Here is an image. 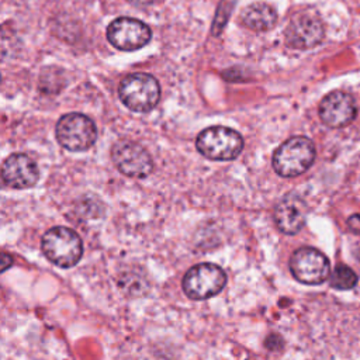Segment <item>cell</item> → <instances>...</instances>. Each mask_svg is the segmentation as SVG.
<instances>
[{
    "instance_id": "1",
    "label": "cell",
    "mask_w": 360,
    "mask_h": 360,
    "mask_svg": "<svg viewBox=\"0 0 360 360\" xmlns=\"http://www.w3.org/2000/svg\"><path fill=\"white\" fill-rule=\"evenodd\" d=\"M315 160V145L307 136H292L273 155V169L281 177H295L307 172Z\"/></svg>"
},
{
    "instance_id": "2",
    "label": "cell",
    "mask_w": 360,
    "mask_h": 360,
    "mask_svg": "<svg viewBox=\"0 0 360 360\" xmlns=\"http://www.w3.org/2000/svg\"><path fill=\"white\" fill-rule=\"evenodd\" d=\"M41 249L45 257L59 267L75 266L83 255L80 236L70 228L53 226L41 239Z\"/></svg>"
},
{
    "instance_id": "3",
    "label": "cell",
    "mask_w": 360,
    "mask_h": 360,
    "mask_svg": "<svg viewBox=\"0 0 360 360\" xmlns=\"http://www.w3.org/2000/svg\"><path fill=\"white\" fill-rule=\"evenodd\" d=\"M125 107L135 112H146L156 107L160 98V86L149 73H131L125 76L118 89Z\"/></svg>"
},
{
    "instance_id": "4",
    "label": "cell",
    "mask_w": 360,
    "mask_h": 360,
    "mask_svg": "<svg viewBox=\"0 0 360 360\" xmlns=\"http://www.w3.org/2000/svg\"><path fill=\"white\" fill-rule=\"evenodd\" d=\"M195 146L198 152L211 160H232L243 149L242 135L228 127L215 125L201 131L197 136Z\"/></svg>"
},
{
    "instance_id": "5",
    "label": "cell",
    "mask_w": 360,
    "mask_h": 360,
    "mask_svg": "<svg viewBox=\"0 0 360 360\" xmlns=\"http://www.w3.org/2000/svg\"><path fill=\"white\" fill-rule=\"evenodd\" d=\"M55 135L65 149L70 152H83L94 145L97 139V128L87 115L69 112L62 115L56 122Z\"/></svg>"
},
{
    "instance_id": "6",
    "label": "cell",
    "mask_w": 360,
    "mask_h": 360,
    "mask_svg": "<svg viewBox=\"0 0 360 360\" xmlns=\"http://www.w3.org/2000/svg\"><path fill=\"white\" fill-rule=\"evenodd\" d=\"M226 284L225 271L214 263H198L183 277V291L191 300H208L219 294Z\"/></svg>"
},
{
    "instance_id": "7",
    "label": "cell",
    "mask_w": 360,
    "mask_h": 360,
    "mask_svg": "<svg viewBox=\"0 0 360 360\" xmlns=\"http://www.w3.org/2000/svg\"><path fill=\"white\" fill-rule=\"evenodd\" d=\"M290 271L300 283L315 285L323 283L330 276V264L321 250L304 246L291 255Z\"/></svg>"
},
{
    "instance_id": "8",
    "label": "cell",
    "mask_w": 360,
    "mask_h": 360,
    "mask_svg": "<svg viewBox=\"0 0 360 360\" xmlns=\"http://www.w3.org/2000/svg\"><path fill=\"white\" fill-rule=\"evenodd\" d=\"M111 159L115 167L128 177L143 179L150 174L153 160L148 150L139 143L121 139L111 148Z\"/></svg>"
},
{
    "instance_id": "9",
    "label": "cell",
    "mask_w": 360,
    "mask_h": 360,
    "mask_svg": "<svg viewBox=\"0 0 360 360\" xmlns=\"http://www.w3.org/2000/svg\"><path fill=\"white\" fill-rule=\"evenodd\" d=\"M152 38L150 28L141 20L131 17L115 18L107 28V39L121 51H135Z\"/></svg>"
},
{
    "instance_id": "10",
    "label": "cell",
    "mask_w": 360,
    "mask_h": 360,
    "mask_svg": "<svg viewBox=\"0 0 360 360\" xmlns=\"http://www.w3.org/2000/svg\"><path fill=\"white\" fill-rule=\"evenodd\" d=\"M323 38V25L316 15L300 14L291 20L285 30V42L295 49H308Z\"/></svg>"
},
{
    "instance_id": "11",
    "label": "cell",
    "mask_w": 360,
    "mask_h": 360,
    "mask_svg": "<svg viewBox=\"0 0 360 360\" xmlns=\"http://www.w3.org/2000/svg\"><path fill=\"white\" fill-rule=\"evenodd\" d=\"M319 117L330 128H340L350 124L356 117L353 97L340 90L329 93L321 101Z\"/></svg>"
},
{
    "instance_id": "12",
    "label": "cell",
    "mask_w": 360,
    "mask_h": 360,
    "mask_svg": "<svg viewBox=\"0 0 360 360\" xmlns=\"http://www.w3.org/2000/svg\"><path fill=\"white\" fill-rule=\"evenodd\" d=\"M307 214V202L298 194L288 193L276 204L273 218L283 233L294 235L304 226Z\"/></svg>"
},
{
    "instance_id": "13",
    "label": "cell",
    "mask_w": 360,
    "mask_h": 360,
    "mask_svg": "<svg viewBox=\"0 0 360 360\" xmlns=\"http://www.w3.org/2000/svg\"><path fill=\"white\" fill-rule=\"evenodd\" d=\"M1 176L3 181L13 188H30L37 184L39 170L28 155L13 153L4 160Z\"/></svg>"
},
{
    "instance_id": "14",
    "label": "cell",
    "mask_w": 360,
    "mask_h": 360,
    "mask_svg": "<svg viewBox=\"0 0 360 360\" xmlns=\"http://www.w3.org/2000/svg\"><path fill=\"white\" fill-rule=\"evenodd\" d=\"M276 20L274 8L266 3H253L242 13L243 24L253 31H267L276 24Z\"/></svg>"
},
{
    "instance_id": "15",
    "label": "cell",
    "mask_w": 360,
    "mask_h": 360,
    "mask_svg": "<svg viewBox=\"0 0 360 360\" xmlns=\"http://www.w3.org/2000/svg\"><path fill=\"white\" fill-rule=\"evenodd\" d=\"M357 284V274L346 264H338L330 274V287L336 290H350Z\"/></svg>"
},
{
    "instance_id": "16",
    "label": "cell",
    "mask_w": 360,
    "mask_h": 360,
    "mask_svg": "<svg viewBox=\"0 0 360 360\" xmlns=\"http://www.w3.org/2000/svg\"><path fill=\"white\" fill-rule=\"evenodd\" d=\"M347 225H349V228H350L354 233L360 235V214L350 215L349 219H347Z\"/></svg>"
},
{
    "instance_id": "17",
    "label": "cell",
    "mask_w": 360,
    "mask_h": 360,
    "mask_svg": "<svg viewBox=\"0 0 360 360\" xmlns=\"http://www.w3.org/2000/svg\"><path fill=\"white\" fill-rule=\"evenodd\" d=\"M131 4L134 6H139V7H146V6H150V4H155L156 1L159 0H128Z\"/></svg>"
},
{
    "instance_id": "18",
    "label": "cell",
    "mask_w": 360,
    "mask_h": 360,
    "mask_svg": "<svg viewBox=\"0 0 360 360\" xmlns=\"http://www.w3.org/2000/svg\"><path fill=\"white\" fill-rule=\"evenodd\" d=\"M3 260H4V267H3V270H6V269L10 266V264H8V256H7L6 253L3 255Z\"/></svg>"
},
{
    "instance_id": "19",
    "label": "cell",
    "mask_w": 360,
    "mask_h": 360,
    "mask_svg": "<svg viewBox=\"0 0 360 360\" xmlns=\"http://www.w3.org/2000/svg\"><path fill=\"white\" fill-rule=\"evenodd\" d=\"M356 256H357V259L360 260V249H357V252H356Z\"/></svg>"
}]
</instances>
